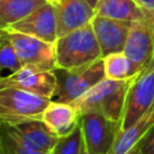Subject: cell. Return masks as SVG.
Wrapping results in <instances>:
<instances>
[{"label":"cell","mask_w":154,"mask_h":154,"mask_svg":"<svg viewBox=\"0 0 154 154\" xmlns=\"http://www.w3.org/2000/svg\"><path fill=\"white\" fill-rule=\"evenodd\" d=\"M134 78L128 81L105 78L72 105L81 116L85 113H100L111 120L120 123L126 94Z\"/></svg>","instance_id":"6da1fadb"},{"label":"cell","mask_w":154,"mask_h":154,"mask_svg":"<svg viewBox=\"0 0 154 154\" xmlns=\"http://www.w3.org/2000/svg\"><path fill=\"white\" fill-rule=\"evenodd\" d=\"M54 46L59 69H75L102 58L91 23L58 37Z\"/></svg>","instance_id":"7a4b0ae2"},{"label":"cell","mask_w":154,"mask_h":154,"mask_svg":"<svg viewBox=\"0 0 154 154\" xmlns=\"http://www.w3.org/2000/svg\"><path fill=\"white\" fill-rule=\"evenodd\" d=\"M52 99L17 88H0L1 124L16 126L32 120H42V114Z\"/></svg>","instance_id":"3957f363"},{"label":"cell","mask_w":154,"mask_h":154,"mask_svg":"<svg viewBox=\"0 0 154 154\" xmlns=\"http://www.w3.org/2000/svg\"><path fill=\"white\" fill-rule=\"evenodd\" d=\"M57 88L53 101L73 103L94 85L106 78L103 59L75 69H55Z\"/></svg>","instance_id":"277c9868"},{"label":"cell","mask_w":154,"mask_h":154,"mask_svg":"<svg viewBox=\"0 0 154 154\" xmlns=\"http://www.w3.org/2000/svg\"><path fill=\"white\" fill-rule=\"evenodd\" d=\"M154 106V60L131 82L123 111L120 130L138 120Z\"/></svg>","instance_id":"5b68a950"},{"label":"cell","mask_w":154,"mask_h":154,"mask_svg":"<svg viewBox=\"0 0 154 154\" xmlns=\"http://www.w3.org/2000/svg\"><path fill=\"white\" fill-rule=\"evenodd\" d=\"M1 30L5 31L13 45L23 66H34L42 70H55L58 67L54 43L10 29Z\"/></svg>","instance_id":"8992f818"},{"label":"cell","mask_w":154,"mask_h":154,"mask_svg":"<svg viewBox=\"0 0 154 154\" xmlns=\"http://www.w3.org/2000/svg\"><path fill=\"white\" fill-rule=\"evenodd\" d=\"M81 130L90 154H108L120 131V123L100 113H85L81 116Z\"/></svg>","instance_id":"52a82bcc"},{"label":"cell","mask_w":154,"mask_h":154,"mask_svg":"<svg viewBox=\"0 0 154 154\" xmlns=\"http://www.w3.org/2000/svg\"><path fill=\"white\" fill-rule=\"evenodd\" d=\"M0 88H17L52 99L57 88L55 70L23 66L17 72L1 77Z\"/></svg>","instance_id":"ba28073f"},{"label":"cell","mask_w":154,"mask_h":154,"mask_svg":"<svg viewBox=\"0 0 154 154\" xmlns=\"http://www.w3.org/2000/svg\"><path fill=\"white\" fill-rule=\"evenodd\" d=\"M6 29L35 36L51 43H55V41L58 40V25L54 6L47 2L24 19L14 23Z\"/></svg>","instance_id":"9c48e42d"},{"label":"cell","mask_w":154,"mask_h":154,"mask_svg":"<svg viewBox=\"0 0 154 154\" xmlns=\"http://www.w3.org/2000/svg\"><path fill=\"white\" fill-rule=\"evenodd\" d=\"M125 55L131 60L137 72H142L154 60V45L143 18L130 24L124 47Z\"/></svg>","instance_id":"30bf717a"},{"label":"cell","mask_w":154,"mask_h":154,"mask_svg":"<svg viewBox=\"0 0 154 154\" xmlns=\"http://www.w3.org/2000/svg\"><path fill=\"white\" fill-rule=\"evenodd\" d=\"M90 23L101 48L102 58L124 51L131 23L101 16H94Z\"/></svg>","instance_id":"8fae6325"},{"label":"cell","mask_w":154,"mask_h":154,"mask_svg":"<svg viewBox=\"0 0 154 154\" xmlns=\"http://www.w3.org/2000/svg\"><path fill=\"white\" fill-rule=\"evenodd\" d=\"M58 37L89 24L95 16L94 7L87 0H55Z\"/></svg>","instance_id":"7c38bea8"},{"label":"cell","mask_w":154,"mask_h":154,"mask_svg":"<svg viewBox=\"0 0 154 154\" xmlns=\"http://www.w3.org/2000/svg\"><path fill=\"white\" fill-rule=\"evenodd\" d=\"M42 122L58 137L73 132L81 123V114L72 103L51 101L42 114Z\"/></svg>","instance_id":"4fadbf2b"},{"label":"cell","mask_w":154,"mask_h":154,"mask_svg":"<svg viewBox=\"0 0 154 154\" xmlns=\"http://www.w3.org/2000/svg\"><path fill=\"white\" fill-rule=\"evenodd\" d=\"M154 126V106L129 128L120 130L108 154H132Z\"/></svg>","instance_id":"5bb4252c"},{"label":"cell","mask_w":154,"mask_h":154,"mask_svg":"<svg viewBox=\"0 0 154 154\" xmlns=\"http://www.w3.org/2000/svg\"><path fill=\"white\" fill-rule=\"evenodd\" d=\"M18 136L35 150L51 154L59 137L54 135L42 120H32L12 126Z\"/></svg>","instance_id":"9a60e30c"},{"label":"cell","mask_w":154,"mask_h":154,"mask_svg":"<svg viewBox=\"0 0 154 154\" xmlns=\"http://www.w3.org/2000/svg\"><path fill=\"white\" fill-rule=\"evenodd\" d=\"M94 11L95 16L126 23L142 19V11L136 0H99Z\"/></svg>","instance_id":"2e32d148"},{"label":"cell","mask_w":154,"mask_h":154,"mask_svg":"<svg viewBox=\"0 0 154 154\" xmlns=\"http://www.w3.org/2000/svg\"><path fill=\"white\" fill-rule=\"evenodd\" d=\"M47 2V0H0V29L24 19Z\"/></svg>","instance_id":"e0dca14e"},{"label":"cell","mask_w":154,"mask_h":154,"mask_svg":"<svg viewBox=\"0 0 154 154\" xmlns=\"http://www.w3.org/2000/svg\"><path fill=\"white\" fill-rule=\"evenodd\" d=\"M102 59L106 78L113 81H128L140 73L124 52L113 53L103 57Z\"/></svg>","instance_id":"ac0fdd59"},{"label":"cell","mask_w":154,"mask_h":154,"mask_svg":"<svg viewBox=\"0 0 154 154\" xmlns=\"http://www.w3.org/2000/svg\"><path fill=\"white\" fill-rule=\"evenodd\" d=\"M0 153L1 154H46L32 149L18 136L12 126L1 124V138H0Z\"/></svg>","instance_id":"d6986e66"},{"label":"cell","mask_w":154,"mask_h":154,"mask_svg":"<svg viewBox=\"0 0 154 154\" xmlns=\"http://www.w3.org/2000/svg\"><path fill=\"white\" fill-rule=\"evenodd\" d=\"M0 63L1 70L7 71L8 75L14 73L23 67L13 45L11 43L4 30H0Z\"/></svg>","instance_id":"ffe728a7"},{"label":"cell","mask_w":154,"mask_h":154,"mask_svg":"<svg viewBox=\"0 0 154 154\" xmlns=\"http://www.w3.org/2000/svg\"><path fill=\"white\" fill-rule=\"evenodd\" d=\"M83 147V136L81 123L77 129L67 136L59 137L51 154H81Z\"/></svg>","instance_id":"44dd1931"},{"label":"cell","mask_w":154,"mask_h":154,"mask_svg":"<svg viewBox=\"0 0 154 154\" xmlns=\"http://www.w3.org/2000/svg\"><path fill=\"white\" fill-rule=\"evenodd\" d=\"M142 11V18L148 26L154 45V0H136Z\"/></svg>","instance_id":"7402d4cb"},{"label":"cell","mask_w":154,"mask_h":154,"mask_svg":"<svg viewBox=\"0 0 154 154\" xmlns=\"http://www.w3.org/2000/svg\"><path fill=\"white\" fill-rule=\"evenodd\" d=\"M132 154H154V126L148 131Z\"/></svg>","instance_id":"603a6c76"},{"label":"cell","mask_w":154,"mask_h":154,"mask_svg":"<svg viewBox=\"0 0 154 154\" xmlns=\"http://www.w3.org/2000/svg\"><path fill=\"white\" fill-rule=\"evenodd\" d=\"M87 1H88V2H89V4H90V5H91V6H93V7H95V6H96V4H97V1H99V0H87Z\"/></svg>","instance_id":"cb8c5ba5"},{"label":"cell","mask_w":154,"mask_h":154,"mask_svg":"<svg viewBox=\"0 0 154 154\" xmlns=\"http://www.w3.org/2000/svg\"><path fill=\"white\" fill-rule=\"evenodd\" d=\"M81 154H90V153L87 150V148H85L84 143H83V147H82V152H81Z\"/></svg>","instance_id":"d4e9b609"},{"label":"cell","mask_w":154,"mask_h":154,"mask_svg":"<svg viewBox=\"0 0 154 154\" xmlns=\"http://www.w3.org/2000/svg\"><path fill=\"white\" fill-rule=\"evenodd\" d=\"M47 1H48V2H49V4H53V2H54V1H55V0H47Z\"/></svg>","instance_id":"484cf974"}]
</instances>
